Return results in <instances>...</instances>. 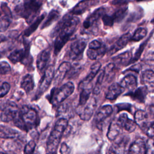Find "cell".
Masks as SVG:
<instances>
[{
  "mask_svg": "<svg viewBox=\"0 0 154 154\" xmlns=\"http://www.w3.org/2000/svg\"><path fill=\"white\" fill-rule=\"evenodd\" d=\"M79 23V18L70 14L64 16L58 23L52 33L54 35L57 34L54 43V54L55 55L59 53L64 45L69 41Z\"/></svg>",
  "mask_w": 154,
  "mask_h": 154,
  "instance_id": "6da1fadb",
  "label": "cell"
},
{
  "mask_svg": "<svg viewBox=\"0 0 154 154\" xmlns=\"http://www.w3.org/2000/svg\"><path fill=\"white\" fill-rule=\"evenodd\" d=\"M15 125L22 130L28 131L35 127L38 123L36 111L27 105H23L19 111L14 120Z\"/></svg>",
  "mask_w": 154,
  "mask_h": 154,
  "instance_id": "7a4b0ae2",
  "label": "cell"
},
{
  "mask_svg": "<svg viewBox=\"0 0 154 154\" xmlns=\"http://www.w3.org/2000/svg\"><path fill=\"white\" fill-rule=\"evenodd\" d=\"M68 126V120L66 119H59L51 132L48 138L46 147L49 154H55L60 143L61 137Z\"/></svg>",
  "mask_w": 154,
  "mask_h": 154,
  "instance_id": "3957f363",
  "label": "cell"
},
{
  "mask_svg": "<svg viewBox=\"0 0 154 154\" xmlns=\"http://www.w3.org/2000/svg\"><path fill=\"white\" fill-rule=\"evenodd\" d=\"M42 2L38 1H25L15 8L16 13L24 18L27 23H30L38 13Z\"/></svg>",
  "mask_w": 154,
  "mask_h": 154,
  "instance_id": "277c9868",
  "label": "cell"
},
{
  "mask_svg": "<svg viewBox=\"0 0 154 154\" xmlns=\"http://www.w3.org/2000/svg\"><path fill=\"white\" fill-rule=\"evenodd\" d=\"M75 86L72 82H68L59 88H54L51 94L50 101L55 106L61 103L73 92Z\"/></svg>",
  "mask_w": 154,
  "mask_h": 154,
  "instance_id": "5b68a950",
  "label": "cell"
},
{
  "mask_svg": "<svg viewBox=\"0 0 154 154\" xmlns=\"http://www.w3.org/2000/svg\"><path fill=\"white\" fill-rule=\"evenodd\" d=\"M0 119L4 122H9L14 120L18 114L17 105L12 101L7 100L0 105Z\"/></svg>",
  "mask_w": 154,
  "mask_h": 154,
  "instance_id": "8992f818",
  "label": "cell"
},
{
  "mask_svg": "<svg viewBox=\"0 0 154 154\" xmlns=\"http://www.w3.org/2000/svg\"><path fill=\"white\" fill-rule=\"evenodd\" d=\"M54 67L53 66H50L46 69L38 84V89L35 94V97L37 99L48 89L54 79Z\"/></svg>",
  "mask_w": 154,
  "mask_h": 154,
  "instance_id": "52a82bcc",
  "label": "cell"
},
{
  "mask_svg": "<svg viewBox=\"0 0 154 154\" xmlns=\"http://www.w3.org/2000/svg\"><path fill=\"white\" fill-rule=\"evenodd\" d=\"M96 107L95 98H91L84 106H79L76 109V112L81 120L87 121L93 116Z\"/></svg>",
  "mask_w": 154,
  "mask_h": 154,
  "instance_id": "ba28073f",
  "label": "cell"
},
{
  "mask_svg": "<svg viewBox=\"0 0 154 154\" xmlns=\"http://www.w3.org/2000/svg\"><path fill=\"white\" fill-rule=\"evenodd\" d=\"M105 9L100 7L96 9L92 14H91L83 22L82 30L84 32H88L93 31V28L96 26L100 17L105 14Z\"/></svg>",
  "mask_w": 154,
  "mask_h": 154,
  "instance_id": "9c48e42d",
  "label": "cell"
},
{
  "mask_svg": "<svg viewBox=\"0 0 154 154\" xmlns=\"http://www.w3.org/2000/svg\"><path fill=\"white\" fill-rule=\"evenodd\" d=\"M86 42L84 40H76L73 42L70 46L69 57L72 60H79L82 57L84 51L86 47Z\"/></svg>",
  "mask_w": 154,
  "mask_h": 154,
  "instance_id": "30bf717a",
  "label": "cell"
},
{
  "mask_svg": "<svg viewBox=\"0 0 154 154\" xmlns=\"http://www.w3.org/2000/svg\"><path fill=\"white\" fill-rule=\"evenodd\" d=\"M25 48L23 49H17L12 51L8 58L13 63L22 62L25 58H27L29 55V46L27 43H24Z\"/></svg>",
  "mask_w": 154,
  "mask_h": 154,
  "instance_id": "8fae6325",
  "label": "cell"
},
{
  "mask_svg": "<svg viewBox=\"0 0 154 154\" xmlns=\"http://www.w3.org/2000/svg\"><path fill=\"white\" fill-rule=\"evenodd\" d=\"M128 139L124 137L114 143L109 149V154H127Z\"/></svg>",
  "mask_w": 154,
  "mask_h": 154,
  "instance_id": "7c38bea8",
  "label": "cell"
},
{
  "mask_svg": "<svg viewBox=\"0 0 154 154\" xmlns=\"http://www.w3.org/2000/svg\"><path fill=\"white\" fill-rule=\"evenodd\" d=\"M117 122L122 129H124L129 132H132L136 129V123L132 120L129 119L127 114L125 113L121 114L119 116Z\"/></svg>",
  "mask_w": 154,
  "mask_h": 154,
  "instance_id": "4fadbf2b",
  "label": "cell"
},
{
  "mask_svg": "<svg viewBox=\"0 0 154 154\" xmlns=\"http://www.w3.org/2000/svg\"><path fill=\"white\" fill-rule=\"evenodd\" d=\"M141 83L148 91L154 92V72L151 70H146L141 74Z\"/></svg>",
  "mask_w": 154,
  "mask_h": 154,
  "instance_id": "5bb4252c",
  "label": "cell"
},
{
  "mask_svg": "<svg viewBox=\"0 0 154 154\" xmlns=\"http://www.w3.org/2000/svg\"><path fill=\"white\" fill-rule=\"evenodd\" d=\"M70 67L71 65L69 62H63L59 66L57 70L55 71L54 76L55 84H58L63 80L66 73L70 69Z\"/></svg>",
  "mask_w": 154,
  "mask_h": 154,
  "instance_id": "9a60e30c",
  "label": "cell"
},
{
  "mask_svg": "<svg viewBox=\"0 0 154 154\" xmlns=\"http://www.w3.org/2000/svg\"><path fill=\"white\" fill-rule=\"evenodd\" d=\"M100 67H101V64L99 62H96L94 63L90 67V73L86 76V78L82 81L81 82V83L79 85V87L82 89L85 88V86L87 85L96 76V75L99 71Z\"/></svg>",
  "mask_w": 154,
  "mask_h": 154,
  "instance_id": "2e32d148",
  "label": "cell"
},
{
  "mask_svg": "<svg viewBox=\"0 0 154 154\" xmlns=\"http://www.w3.org/2000/svg\"><path fill=\"white\" fill-rule=\"evenodd\" d=\"M131 35L129 32H127L122 35L111 48L109 51V54L112 55L119 50L123 49L127 45L129 41L131 40Z\"/></svg>",
  "mask_w": 154,
  "mask_h": 154,
  "instance_id": "e0dca14e",
  "label": "cell"
},
{
  "mask_svg": "<svg viewBox=\"0 0 154 154\" xmlns=\"http://www.w3.org/2000/svg\"><path fill=\"white\" fill-rule=\"evenodd\" d=\"M124 90L125 89L120 85V84L118 83H113L108 88L105 97L107 99L111 100H114L120 95Z\"/></svg>",
  "mask_w": 154,
  "mask_h": 154,
  "instance_id": "ac0fdd59",
  "label": "cell"
},
{
  "mask_svg": "<svg viewBox=\"0 0 154 154\" xmlns=\"http://www.w3.org/2000/svg\"><path fill=\"white\" fill-rule=\"evenodd\" d=\"M129 154H145L146 143L141 138H137L129 149Z\"/></svg>",
  "mask_w": 154,
  "mask_h": 154,
  "instance_id": "d6986e66",
  "label": "cell"
},
{
  "mask_svg": "<svg viewBox=\"0 0 154 154\" xmlns=\"http://www.w3.org/2000/svg\"><path fill=\"white\" fill-rule=\"evenodd\" d=\"M135 122L143 130L150 123L149 122V116L146 111L138 110L137 111L134 116Z\"/></svg>",
  "mask_w": 154,
  "mask_h": 154,
  "instance_id": "ffe728a7",
  "label": "cell"
},
{
  "mask_svg": "<svg viewBox=\"0 0 154 154\" xmlns=\"http://www.w3.org/2000/svg\"><path fill=\"white\" fill-rule=\"evenodd\" d=\"M96 1H82L79 2L72 9L70 12L71 15H79L84 13L90 6L94 4L97 3Z\"/></svg>",
  "mask_w": 154,
  "mask_h": 154,
  "instance_id": "44dd1931",
  "label": "cell"
},
{
  "mask_svg": "<svg viewBox=\"0 0 154 154\" xmlns=\"http://www.w3.org/2000/svg\"><path fill=\"white\" fill-rule=\"evenodd\" d=\"M120 85L124 89L126 88L130 90V91H132L137 86V78L132 75H128L122 79Z\"/></svg>",
  "mask_w": 154,
  "mask_h": 154,
  "instance_id": "7402d4cb",
  "label": "cell"
},
{
  "mask_svg": "<svg viewBox=\"0 0 154 154\" xmlns=\"http://www.w3.org/2000/svg\"><path fill=\"white\" fill-rule=\"evenodd\" d=\"M112 112V108L111 105H104L102 106L98 112L96 114V122L97 124L101 123L102 122L104 121L105 119H106L108 117H109L111 114Z\"/></svg>",
  "mask_w": 154,
  "mask_h": 154,
  "instance_id": "603a6c76",
  "label": "cell"
},
{
  "mask_svg": "<svg viewBox=\"0 0 154 154\" xmlns=\"http://www.w3.org/2000/svg\"><path fill=\"white\" fill-rule=\"evenodd\" d=\"M50 59V52L47 50L42 51L37 59V67L40 72L45 69Z\"/></svg>",
  "mask_w": 154,
  "mask_h": 154,
  "instance_id": "cb8c5ba5",
  "label": "cell"
},
{
  "mask_svg": "<svg viewBox=\"0 0 154 154\" xmlns=\"http://www.w3.org/2000/svg\"><path fill=\"white\" fill-rule=\"evenodd\" d=\"M121 126L119 125L117 120L112 121L108 128L107 137L109 140H114L120 134L122 131Z\"/></svg>",
  "mask_w": 154,
  "mask_h": 154,
  "instance_id": "d4e9b609",
  "label": "cell"
},
{
  "mask_svg": "<svg viewBox=\"0 0 154 154\" xmlns=\"http://www.w3.org/2000/svg\"><path fill=\"white\" fill-rule=\"evenodd\" d=\"M147 92V89L144 86L138 88L134 91V92H131L130 94H129L132 99L137 100L138 102H144Z\"/></svg>",
  "mask_w": 154,
  "mask_h": 154,
  "instance_id": "484cf974",
  "label": "cell"
},
{
  "mask_svg": "<svg viewBox=\"0 0 154 154\" xmlns=\"http://www.w3.org/2000/svg\"><path fill=\"white\" fill-rule=\"evenodd\" d=\"M34 87V82L33 80L32 76L27 74L25 75L22 79L20 82V87L26 93H29L31 91H32Z\"/></svg>",
  "mask_w": 154,
  "mask_h": 154,
  "instance_id": "4316f807",
  "label": "cell"
},
{
  "mask_svg": "<svg viewBox=\"0 0 154 154\" xmlns=\"http://www.w3.org/2000/svg\"><path fill=\"white\" fill-rule=\"evenodd\" d=\"M112 60L114 63L119 65H128L132 62V54L129 51H126L114 57Z\"/></svg>",
  "mask_w": 154,
  "mask_h": 154,
  "instance_id": "83f0119b",
  "label": "cell"
},
{
  "mask_svg": "<svg viewBox=\"0 0 154 154\" xmlns=\"http://www.w3.org/2000/svg\"><path fill=\"white\" fill-rule=\"evenodd\" d=\"M18 135V132L8 126L0 125V138H14Z\"/></svg>",
  "mask_w": 154,
  "mask_h": 154,
  "instance_id": "f1b7e54d",
  "label": "cell"
},
{
  "mask_svg": "<svg viewBox=\"0 0 154 154\" xmlns=\"http://www.w3.org/2000/svg\"><path fill=\"white\" fill-rule=\"evenodd\" d=\"M106 52V48L105 46L102 45V46L97 49H88L87 51V57L92 60H96L101 58Z\"/></svg>",
  "mask_w": 154,
  "mask_h": 154,
  "instance_id": "f546056e",
  "label": "cell"
},
{
  "mask_svg": "<svg viewBox=\"0 0 154 154\" xmlns=\"http://www.w3.org/2000/svg\"><path fill=\"white\" fill-rule=\"evenodd\" d=\"M45 17V15L43 14L39 17H38L35 21L30 25L24 31V35L26 37L29 36L32 32H34L37 28H38L39 24L41 23V22L43 20V19Z\"/></svg>",
  "mask_w": 154,
  "mask_h": 154,
  "instance_id": "4dcf8cb0",
  "label": "cell"
},
{
  "mask_svg": "<svg viewBox=\"0 0 154 154\" xmlns=\"http://www.w3.org/2000/svg\"><path fill=\"white\" fill-rule=\"evenodd\" d=\"M60 17V13L57 10H52L50 13H49L47 18L46 19V20L43 23L42 29H43L45 28H46L49 26L50 25H51L53 22H54L57 19H58Z\"/></svg>",
  "mask_w": 154,
  "mask_h": 154,
  "instance_id": "1f68e13d",
  "label": "cell"
},
{
  "mask_svg": "<svg viewBox=\"0 0 154 154\" xmlns=\"http://www.w3.org/2000/svg\"><path fill=\"white\" fill-rule=\"evenodd\" d=\"M91 93L90 88H85L82 89L80 93L79 99V106H84L88 102Z\"/></svg>",
  "mask_w": 154,
  "mask_h": 154,
  "instance_id": "d6a6232c",
  "label": "cell"
},
{
  "mask_svg": "<svg viewBox=\"0 0 154 154\" xmlns=\"http://www.w3.org/2000/svg\"><path fill=\"white\" fill-rule=\"evenodd\" d=\"M147 34V30L144 28H138L137 29L133 34L131 36V40L134 42H138L143 39Z\"/></svg>",
  "mask_w": 154,
  "mask_h": 154,
  "instance_id": "836d02e7",
  "label": "cell"
},
{
  "mask_svg": "<svg viewBox=\"0 0 154 154\" xmlns=\"http://www.w3.org/2000/svg\"><path fill=\"white\" fill-rule=\"evenodd\" d=\"M11 17L4 16L0 19V32H2L7 30L11 23Z\"/></svg>",
  "mask_w": 154,
  "mask_h": 154,
  "instance_id": "e575fe53",
  "label": "cell"
},
{
  "mask_svg": "<svg viewBox=\"0 0 154 154\" xmlns=\"http://www.w3.org/2000/svg\"><path fill=\"white\" fill-rule=\"evenodd\" d=\"M35 143L31 140L29 141L25 146L24 148V153L25 154H33L34 151L35 147Z\"/></svg>",
  "mask_w": 154,
  "mask_h": 154,
  "instance_id": "d590c367",
  "label": "cell"
},
{
  "mask_svg": "<svg viewBox=\"0 0 154 154\" xmlns=\"http://www.w3.org/2000/svg\"><path fill=\"white\" fill-rule=\"evenodd\" d=\"M154 154V140L150 138L146 143V153Z\"/></svg>",
  "mask_w": 154,
  "mask_h": 154,
  "instance_id": "8d00e7d4",
  "label": "cell"
},
{
  "mask_svg": "<svg viewBox=\"0 0 154 154\" xmlns=\"http://www.w3.org/2000/svg\"><path fill=\"white\" fill-rule=\"evenodd\" d=\"M102 22H103L104 25L106 26H108V27L112 26L114 22V20L112 16H110V15L106 14H105L102 17Z\"/></svg>",
  "mask_w": 154,
  "mask_h": 154,
  "instance_id": "74e56055",
  "label": "cell"
},
{
  "mask_svg": "<svg viewBox=\"0 0 154 154\" xmlns=\"http://www.w3.org/2000/svg\"><path fill=\"white\" fill-rule=\"evenodd\" d=\"M11 70L10 66L6 61L0 62V73L1 75H5L9 73Z\"/></svg>",
  "mask_w": 154,
  "mask_h": 154,
  "instance_id": "f35d334b",
  "label": "cell"
},
{
  "mask_svg": "<svg viewBox=\"0 0 154 154\" xmlns=\"http://www.w3.org/2000/svg\"><path fill=\"white\" fill-rule=\"evenodd\" d=\"M10 89V85L8 83L5 82L0 87V98L6 95Z\"/></svg>",
  "mask_w": 154,
  "mask_h": 154,
  "instance_id": "ab89813d",
  "label": "cell"
},
{
  "mask_svg": "<svg viewBox=\"0 0 154 154\" xmlns=\"http://www.w3.org/2000/svg\"><path fill=\"white\" fill-rule=\"evenodd\" d=\"M102 46V43L96 40H93L89 43L88 45V49H97L100 48Z\"/></svg>",
  "mask_w": 154,
  "mask_h": 154,
  "instance_id": "60d3db41",
  "label": "cell"
},
{
  "mask_svg": "<svg viewBox=\"0 0 154 154\" xmlns=\"http://www.w3.org/2000/svg\"><path fill=\"white\" fill-rule=\"evenodd\" d=\"M1 7L3 11V13L5 14V16L11 17V12L10 8L8 7L7 5L5 3L2 2V3H1Z\"/></svg>",
  "mask_w": 154,
  "mask_h": 154,
  "instance_id": "b9f144b4",
  "label": "cell"
},
{
  "mask_svg": "<svg viewBox=\"0 0 154 154\" xmlns=\"http://www.w3.org/2000/svg\"><path fill=\"white\" fill-rule=\"evenodd\" d=\"M146 112L149 118H151L154 120V104H152L148 106Z\"/></svg>",
  "mask_w": 154,
  "mask_h": 154,
  "instance_id": "7bdbcfd3",
  "label": "cell"
},
{
  "mask_svg": "<svg viewBox=\"0 0 154 154\" xmlns=\"http://www.w3.org/2000/svg\"><path fill=\"white\" fill-rule=\"evenodd\" d=\"M70 149L66 143H62L60 147V152L61 154H69Z\"/></svg>",
  "mask_w": 154,
  "mask_h": 154,
  "instance_id": "ee69618b",
  "label": "cell"
},
{
  "mask_svg": "<svg viewBox=\"0 0 154 154\" xmlns=\"http://www.w3.org/2000/svg\"><path fill=\"white\" fill-rule=\"evenodd\" d=\"M5 40H6L5 37H4V35H0V44Z\"/></svg>",
  "mask_w": 154,
  "mask_h": 154,
  "instance_id": "f6af8a7d",
  "label": "cell"
},
{
  "mask_svg": "<svg viewBox=\"0 0 154 154\" xmlns=\"http://www.w3.org/2000/svg\"><path fill=\"white\" fill-rule=\"evenodd\" d=\"M0 154H14L12 152H1L0 151Z\"/></svg>",
  "mask_w": 154,
  "mask_h": 154,
  "instance_id": "bcb514c9",
  "label": "cell"
},
{
  "mask_svg": "<svg viewBox=\"0 0 154 154\" xmlns=\"http://www.w3.org/2000/svg\"><path fill=\"white\" fill-rule=\"evenodd\" d=\"M151 22H152V23H153V24H154V18H153V19H152V21H151Z\"/></svg>",
  "mask_w": 154,
  "mask_h": 154,
  "instance_id": "7dc6e473",
  "label": "cell"
},
{
  "mask_svg": "<svg viewBox=\"0 0 154 154\" xmlns=\"http://www.w3.org/2000/svg\"><path fill=\"white\" fill-rule=\"evenodd\" d=\"M0 16H1V12H0Z\"/></svg>",
  "mask_w": 154,
  "mask_h": 154,
  "instance_id": "c3c4849f",
  "label": "cell"
},
{
  "mask_svg": "<svg viewBox=\"0 0 154 154\" xmlns=\"http://www.w3.org/2000/svg\"><path fill=\"white\" fill-rule=\"evenodd\" d=\"M34 154H38V153H34Z\"/></svg>",
  "mask_w": 154,
  "mask_h": 154,
  "instance_id": "681fc988",
  "label": "cell"
}]
</instances>
